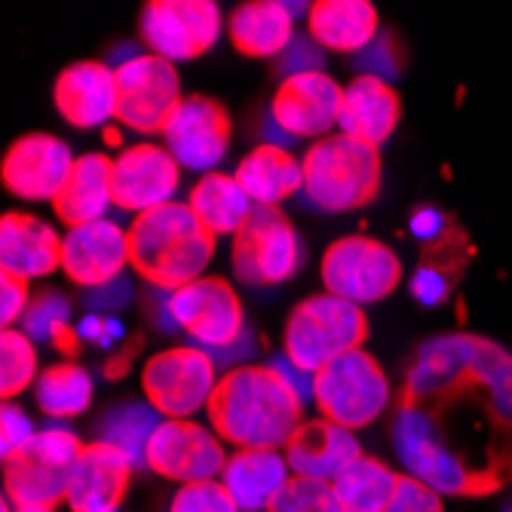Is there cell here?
Segmentation results:
<instances>
[{
	"instance_id": "obj_27",
	"label": "cell",
	"mask_w": 512,
	"mask_h": 512,
	"mask_svg": "<svg viewBox=\"0 0 512 512\" xmlns=\"http://www.w3.org/2000/svg\"><path fill=\"white\" fill-rule=\"evenodd\" d=\"M234 178L255 206H279L295 191H304V163L283 145H258L243 157Z\"/></svg>"
},
{
	"instance_id": "obj_47",
	"label": "cell",
	"mask_w": 512,
	"mask_h": 512,
	"mask_svg": "<svg viewBox=\"0 0 512 512\" xmlns=\"http://www.w3.org/2000/svg\"><path fill=\"white\" fill-rule=\"evenodd\" d=\"M142 347V338H135V341H129V347L126 350H120L108 365H105V375L111 378V381H117V378H123L126 371H129V362H132V356H135V350Z\"/></svg>"
},
{
	"instance_id": "obj_18",
	"label": "cell",
	"mask_w": 512,
	"mask_h": 512,
	"mask_svg": "<svg viewBox=\"0 0 512 512\" xmlns=\"http://www.w3.org/2000/svg\"><path fill=\"white\" fill-rule=\"evenodd\" d=\"M178 188V160L157 145H132L114 160V203L129 212H151L172 203Z\"/></svg>"
},
{
	"instance_id": "obj_40",
	"label": "cell",
	"mask_w": 512,
	"mask_h": 512,
	"mask_svg": "<svg viewBox=\"0 0 512 512\" xmlns=\"http://www.w3.org/2000/svg\"><path fill=\"white\" fill-rule=\"evenodd\" d=\"M387 512H445V506L439 500V491L427 482L414 476H399L396 497L387 506Z\"/></svg>"
},
{
	"instance_id": "obj_1",
	"label": "cell",
	"mask_w": 512,
	"mask_h": 512,
	"mask_svg": "<svg viewBox=\"0 0 512 512\" xmlns=\"http://www.w3.org/2000/svg\"><path fill=\"white\" fill-rule=\"evenodd\" d=\"M393 445L439 494L485 497L512 482V353L473 332L424 341L405 368Z\"/></svg>"
},
{
	"instance_id": "obj_6",
	"label": "cell",
	"mask_w": 512,
	"mask_h": 512,
	"mask_svg": "<svg viewBox=\"0 0 512 512\" xmlns=\"http://www.w3.org/2000/svg\"><path fill=\"white\" fill-rule=\"evenodd\" d=\"M86 445L71 430L53 427L34 433L22 448L4 457V488L16 509H53L68 500L74 463Z\"/></svg>"
},
{
	"instance_id": "obj_3",
	"label": "cell",
	"mask_w": 512,
	"mask_h": 512,
	"mask_svg": "<svg viewBox=\"0 0 512 512\" xmlns=\"http://www.w3.org/2000/svg\"><path fill=\"white\" fill-rule=\"evenodd\" d=\"M215 255V234L194 215L191 203H163L142 212L129 227V264L163 292H178Z\"/></svg>"
},
{
	"instance_id": "obj_17",
	"label": "cell",
	"mask_w": 512,
	"mask_h": 512,
	"mask_svg": "<svg viewBox=\"0 0 512 512\" xmlns=\"http://www.w3.org/2000/svg\"><path fill=\"white\" fill-rule=\"evenodd\" d=\"M344 89L322 71L286 77L279 83L270 117L286 135L325 138L332 126L341 123Z\"/></svg>"
},
{
	"instance_id": "obj_5",
	"label": "cell",
	"mask_w": 512,
	"mask_h": 512,
	"mask_svg": "<svg viewBox=\"0 0 512 512\" xmlns=\"http://www.w3.org/2000/svg\"><path fill=\"white\" fill-rule=\"evenodd\" d=\"M368 338V319L359 304L338 295L304 298L286 322V356L307 375H316L332 359L359 350Z\"/></svg>"
},
{
	"instance_id": "obj_48",
	"label": "cell",
	"mask_w": 512,
	"mask_h": 512,
	"mask_svg": "<svg viewBox=\"0 0 512 512\" xmlns=\"http://www.w3.org/2000/svg\"><path fill=\"white\" fill-rule=\"evenodd\" d=\"M83 338H89V341H99V344H105L108 341V329H105V322L99 319V316H86L83 322H80V329H77Z\"/></svg>"
},
{
	"instance_id": "obj_41",
	"label": "cell",
	"mask_w": 512,
	"mask_h": 512,
	"mask_svg": "<svg viewBox=\"0 0 512 512\" xmlns=\"http://www.w3.org/2000/svg\"><path fill=\"white\" fill-rule=\"evenodd\" d=\"M279 71H283L286 77L322 71V46L310 34H295L289 50L283 53V62H279Z\"/></svg>"
},
{
	"instance_id": "obj_39",
	"label": "cell",
	"mask_w": 512,
	"mask_h": 512,
	"mask_svg": "<svg viewBox=\"0 0 512 512\" xmlns=\"http://www.w3.org/2000/svg\"><path fill=\"white\" fill-rule=\"evenodd\" d=\"M359 68H365L368 77H381V80L399 77V71L405 68L402 43L390 31L378 34L375 40H371V46H365V50L359 53Z\"/></svg>"
},
{
	"instance_id": "obj_35",
	"label": "cell",
	"mask_w": 512,
	"mask_h": 512,
	"mask_svg": "<svg viewBox=\"0 0 512 512\" xmlns=\"http://www.w3.org/2000/svg\"><path fill=\"white\" fill-rule=\"evenodd\" d=\"M68 316H71L68 298L59 295L56 289H43L40 295L31 298V304L22 316V325L34 341H46L59 353L74 356L80 350V338H77L80 332L68 329Z\"/></svg>"
},
{
	"instance_id": "obj_25",
	"label": "cell",
	"mask_w": 512,
	"mask_h": 512,
	"mask_svg": "<svg viewBox=\"0 0 512 512\" xmlns=\"http://www.w3.org/2000/svg\"><path fill=\"white\" fill-rule=\"evenodd\" d=\"M310 37L335 53H362L378 37V10L368 0H316L307 7Z\"/></svg>"
},
{
	"instance_id": "obj_15",
	"label": "cell",
	"mask_w": 512,
	"mask_h": 512,
	"mask_svg": "<svg viewBox=\"0 0 512 512\" xmlns=\"http://www.w3.org/2000/svg\"><path fill=\"white\" fill-rule=\"evenodd\" d=\"M145 460L157 476L178 479L184 485L212 482L227 467L215 433L194 421H163L148 442Z\"/></svg>"
},
{
	"instance_id": "obj_4",
	"label": "cell",
	"mask_w": 512,
	"mask_h": 512,
	"mask_svg": "<svg viewBox=\"0 0 512 512\" xmlns=\"http://www.w3.org/2000/svg\"><path fill=\"white\" fill-rule=\"evenodd\" d=\"M381 194V151L350 135H325L304 157V197L325 212H353Z\"/></svg>"
},
{
	"instance_id": "obj_10",
	"label": "cell",
	"mask_w": 512,
	"mask_h": 512,
	"mask_svg": "<svg viewBox=\"0 0 512 512\" xmlns=\"http://www.w3.org/2000/svg\"><path fill=\"white\" fill-rule=\"evenodd\" d=\"M117 120L132 132H166L181 99L172 62L145 53L117 65Z\"/></svg>"
},
{
	"instance_id": "obj_24",
	"label": "cell",
	"mask_w": 512,
	"mask_h": 512,
	"mask_svg": "<svg viewBox=\"0 0 512 512\" xmlns=\"http://www.w3.org/2000/svg\"><path fill=\"white\" fill-rule=\"evenodd\" d=\"M399 117H402L399 92L387 80L359 74L344 89V108H341L344 135L378 148L393 135V129L399 126Z\"/></svg>"
},
{
	"instance_id": "obj_43",
	"label": "cell",
	"mask_w": 512,
	"mask_h": 512,
	"mask_svg": "<svg viewBox=\"0 0 512 512\" xmlns=\"http://www.w3.org/2000/svg\"><path fill=\"white\" fill-rule=\"evenodd\" d=\"M0 424H4V433H0V451H4V457H10L16 448H22L34 436L28 414L16 408L13 402H7L4 411H0Z\"/></svg>"
},
{
	"instance_id": "obj_46",
	"label": "cell",
	"mask_w": 512,
	"mask_h": 512,
	"mask_svg": "<svg viewBox=\"0 0 512 512\" xmlns=\"http://www.w3.org/2000/svg\"><path fill=\"white\" fill-rule=\"evenodd\" d=\"M273 365H276L279 371H283V378L301 393V399H304V396H313V381L301 378V375H307V371H301L298 365H292V362H286V359H276Z\"/></svg>"
},
{
	"instance_id": "obj_42",
	"label": "cell",
	"mask_w": 512,
	"mask_h": 512,
	"mask_svg": "<svg viewBox=\"0 0 512 512\" xmlns=\"http://www.w3.org/2000/svg\"><path fill=\"white\" fill-rule=\"evenodd\" d=\"M0 322H4V329H10V325L25 316L28 310V279L16 276V273H0Z\"/></svg>"
},
{
	"instance_id": "obj_36",
	"label": "cell",
	"mask_w": 512,
	"mask_h": 512,
	"mask_svg": "<svg viewBox=\"0 0 512 512\" xmlns=\"http://www.w3.org/2000/svg\"><path fill=\"white\" fill-rule=\"evenodd\" d=\"M267 512H347V509L335 491V482L292 476L276 491Z\"/></svg>"
},
{
	"instance_id": "obj_49",
	"label": "cell",
	"mask_w": 512,
	"mask_h": 512,
	"mask_svg": "<svg viewBox=\"0 0 512 512\" xmlns=\"http://www.w3.org/2000/svg\"><path fill=\"white\" fill-rule=\"evenodd\" d=\"M4 512H10V500H4ZM16 512H53V509H16Z\"/></svg>"
},
{
	"instance_id": "obj_34",
	"label": "cell",
	"mask_w": 512,
	"mask_h": 512,
	"mask_svg": "<svg viewBox=\"0 0 512 512\" xmlns=\"http://www.w3.org/2000/svg\"><path fill=\"white\" fill-rule=\"evenodd\" d=\"M157 414L160 411L154 405H145V402H129V405L114 408L105 417V424H102V442L123 451L132 460V467H138V463H148L145 451H148V442H151L154 430L160 427Z\"/></svg>"
},
{
	"instance_id": "obj_8",
	"label": "cell",
	"mask_w": 512,
	"mask_h": 512,
	"mask_svg": "<svg viewBox=\"0 0 512 512\" xmlns=\"http://www.w3.org/2000/svg\"><path fill=\"white\" fill-rule=\"evenodd\" d=\"M402 279L399 255L371 237H344L322 255V283L329 295L353 304L384 301Z\"/></svg>"
},
{
	"instance_id": "obj_37",
	"label": "cell",
	"mask_w": 512,
	"mask_h": 512,
	"mask_svg": "<svg viewBox=\"0 0 512 512\" xmlns=\"http://www.w3.org/2000/svg\"><path fill=\"white\" fill-rule=\"evenodd\" d=\"M0 353H4V378H0V393L4 399L19 396L37 378V353L28 335L4 329L0 335Z\"/></svg>"
},
{
	"instance_id": "obj_33",
	"label": "cell",
	"mask_w": 512,
	"mask_h": 512,
	"mask_svg": "<svg viewBox=\"0 0 512 512\" xmlns=\"http://www.w3.org/2000/svg\"><path fill=\"white\" fill-rule=\"evenodd\" d=\"M34 393H37V405L43 414L68 421V417H77L89 408L92 378H89V371H83L74 362H59V365H50L37 378Z\"/></svg>"
},
{
	"instance_id": "obj_32",
	"label": "cell",
	"mask_w": 512,
	"mask_h": 512,
	"mask_svg": "<svg viewBox=\"0 0 512 512\" xmlns=\"http://www.w3.org/2000/svg\"><path fill=\"white\" fill-rule=\"evenodd\" d=\"M396 485L399 476L371 454H359L335 479V491L347 512H387L396 497Z\"/></svg>"
},
{
	"instance_id": "obj_12",
	"label": "cell",
	"mask_w": 512,
	"mask_h": 512,
	"mask_svg": "<svg viewBox=\"0 0 512 512\" xmlns=\"http://www.w3.org/2000/svg\"><path fill=\"white\" fill-rule=\"evenodd\" d=\"M138 28L154 56L166 62H191L215 46L221 10L212 0H151Z\"/></svg>"
},
{
	"instance_id": "obj_14",
	"label": "cell",
	"mask_w": 512,
	"mask_h": 512,
	"mask_svg": "<svg viewBox=\"0 0 512 512\" xmlns=\"http://www.w3.org/2000/svg\"><path fill=\"white\" fill-rule=\"evenodd\" d=\"M74 154L62 138L50 132H28L10 145L0 175L4 188L19 200H56L74 169Z\"/></svg>"
},
{
	"instance_id": "obj_38",
	"label": "cell",
	"mask_w": 512,
	"mask_h": 512,
	"mask_svg": "<svg viewBox=\"0 0 512 512\" xmlns=\"http://www.w3.org/2000/svg\"><path fill=\"white\" fill-rule=\"evenodd\" d=\"M237 500L230 497L224 482H191L172 497L169 512H237Z\"/></svg>"
},
{
	"instance_id": "obj_13",
	"label": "cell",
	"mask_w": 512,
	"mask_h": 512,
	"mask_svg": "<svg viewBox=\"0 0 512 512\" xmlns=\"http://www.w3.org/2000/svg\"><path fill=\"white\" fill-rule=\"evenodd\" d=\"M169 310L178 329L188 332L206 353L234 347L246 335L240 295L221 276H200L184 289L169 292Z\"/></svg>"
},
{
	"instance_id": "obj_16",
	"label": "cell",
	"mask_w": 512,
	"mask_h": 512,
	"mask_svg": "<svg viewBox=\"0 0 512 512\" xmlns=\"http://www.w3.org/2000/svg\"><path fill=\"white\" fill-rule=\"evenodd\" d=\"M230 132H234V123H230V114L221 102L209 96H188L178 105L163 135L169 154L181 166L206 172L224 160Z\"/></svg>"
},
{
	"instance_id": "obj_11",
	"label": "cell",
	"mask_w": 512,
	"mask_h": 512,
	"mask_svg": "<svg viewBox=\"0 0 512 512\" xmlns=\"http://www.w3.org/2000/svg\"><path fill=\"white\" fill-rule=\"evenodd\" d=\"M215 384V362L203 347L163 350L151 356L142 371L148 402L172 421H184L197 408L209 405Z\"/></svg>"
},
{
	"instance_id": "obj_44",
	"label": "cell",
	"mask_w": 512,
	"mask_h": 512,
	"mask_svg": "<svg viewBox=\"0 0 512 512\" xmlns=\"http://www.w3.org/2000/svg\"><path fill=\"white\" fill-rule=\"evenodd\" d=\"M126 301H129V283H126L123 276L114 279V283H108V286H102V289H92L89 292V307L92 310L111 313V310H120Z\"/></svg>"
},
{
	"instance_id": "obj_28",
	"label": "cell",
	"mask_w": 512,
	"mask_h": 512,
	"mask_svg": "<svg viewBox=\"0 0 512 512\" xmlns=\"http://www.w3.org/2000/svg\"><path fill=\"white\" fill-rule=\"evenodd\" d=\"M470 255L473 249H470L467 234H463V227L451 221L442 237H436L433 243H424L421 267H417L411 279V295L427 307L445 304V298L457 286V279L463 276V267H467Z\"/></svg>"
},
{
	"instance_id": "obj_30",
	"label": "cell",
	"mask_w": 512,
	"mask_h": 512,
	"mask_svg": "<svg viewBox=\"0 0 512 512\" xmlns=\"http://www.w3.org/2000/svg\"><path fill=\"white\" fill-rule=\"evenodd\" d=\"M221 479L240 509L258 512V509H267L276 491L289 482V460H283L276 451L246 448L227 460Z\"/></svg>"
},
{
	"instance_id": "obj_22",
	"label": "cell",
	"mask_w": 512,
	"mask_h": 512,
	"mask_svg": "<svg viewBox=\"0 0 512 512\" xmlns=\"http://www.w3.org/2000/svg\"><path fill=\"white\" fill-rule=\"evenodd\" d=\"M62 246L56 230L37 215L7 212L0 221V264L4 273H16L22 279L50 276L62 267Z\"/></svg>"
},
{
	"instance_id": "obj_2",
	"label": "cell",
	"mask_w": 512,
	"mask_h": 512,
	"mask_svg": "<svg viewBox=\"0 0 512 512\" xmlns=\"http://www.w3.org/2000/svg\"><path fill=\"white\" fill-rule=\"evenodd\" d=\"M206 408L218 436L243 451L286 448L304 424V399L276 365L230 368Z\"/></svg>"
},
{
	"instance_id": "obj_23",
	"label": "cell",
	"mask_w": 512,
	"mask_h": 512,
	"mask_svg": "<svg viewBox=\"0 0 512 512\" xmlns=\"http://www.w3.org/2000/svg\"><path fill=\"white\" fill-rule=\"evenodd\" d=\"M289 451V467L295 476H310L322 482H335L350 463L362 454L359 442L353 439L350 430L325 421H304L292 442L286 445Z\"/></svg>"
},
{
	"instance_id": "obj_29",
	"label": "cell",
	"mask_w": 512,
	"mask_h": 512,
	"mask_svg": "<svg viewBox=\"0 0 512 512\" xmlns=\"http://www.w3.org/2000/svg\"><path fill=\"white\" fill-rule=\"evenodd\" d=\"M230 40L249 59H273L289 50L295 40L292 13L276 0H252L230 16Z\"/></svg>"
},
{
	"instance_id": "obj_9",
	"label": "cell",
	"mask_w": 512,
	"mask_h": 512,
	"mask_svg": "<svg viewBox=\"0 0 512 512\" xmlns=\"http://www.w3.org/2000/svg\"><path fill=\"white\" fill-rule=\"evenodd\" d=\"M301 267V240L276 206H255L234 234V270L252 286L286 283Z\"/></svg>"
},
{
	"instance_id": "obj_20",
	"label": "cell",
	"mask_w": 512,
	"mask_h": 512,
	"mask_svg": "<svg viewBox=\"0 0 512 512\" xmlns=\"http://www.w3.org/2000/svg\"><path fill=\"white\" fill-rule=\"evenodd\" d=\"M132 460L108 442L83 448L68 482L71 512H117L129 491Z\"/></svg>"
},
{
	"instance_id": "obj_21",
	"label": "cell",
	"mask_w": 512,
	"mask_h": 512,
	"mask_svg": "<svg viewBox=\"0 0 512 512\" xmlns=\"http://www.w3.org/2000/svg\"><path fill=\"white\" fill-rule=\"evenodd\" d=\"M56 108L74 129H96L117 117V74L105 62H74L56 80Z\"/></svg>"
},
{
	"instance_id": "obj_31",
	"label": "cell",
	"mask_w": 512,
	"mask_h": 512,
	"mask_svg": "<svg viewBox=\"0 0 512 512\" xmlns=\"http://www.w3.org/2000/svg\"><path fill=\"white\" fill-rule=\"evenodd\" d=\"M191 209L206 224V230H212L218 237V234H237L249 221L255 206L249 194L240 188L237 178H230L224 172H209L191 191Z\"/></svg>"
},
{
	"instance_id": "obj_19",
	"label": "cell",
	"mask_w": 512,
	"mask_h": 512,
	"mask_svg": "<svg viewBox=\"0 0 512 512\" xmlns=\"http://www.w3.org/2000/svg\"><path fill=\"white\" fill-rule=\"evenodd\" d=\"M129 264V234L114 221H92L71 227L62 246V270L86 289H102L120 279Z\"/></svg>"
},
{
	"instance_id": "obj_26",
	"label": "cell",
	"mask_w": 512,
	"mask_h": 512,
	"mask_svg": "<svg viewBox=\"0 0 512 512\" xmlns=\"http://www.w3.org/2000/svg\"><path fill=\"white\" fill-rule=\"evenodd\" d=\"M111 175H114V160H108L105 154L77 157V163H74V169H71V175L65 181V188L53 200L56 215L68 227L102 221L105 209L114 203Z\"/></svg>"
},
{
	"instance_id": "obj_45",
	"label": "cell",
	"mask_w": 512,
	"mask_h": 512,
	"mask_svg": "<svg viewBox=\"0 0 512 512\" xmlns=\"http://www.w3.org/2000/svg\"><path fill=\"white\" fill-rule=\"evenodd\" d=\"M448 224H451V218L442 215V212H436V209H421V212L411 215V230L424 243H433L436 237H442L445 230H448Z\"/></svg>"
},
{
	"instance_id": "obj_7",
	"label": "cell",
	"mask_w": 512,
	"mask_h": 512,
	"mask_svg": "<svg viewBox=\"0 0 512 512\" xmlns=\"http://www.w3.org/2000/svg\"><path fill=\"white\" fill-rule=\"evenodd\" d=\"M313 399L325 421L344 430H359L375 424L387 411L390 381L381 362L359 350H350L313 375Z\"/></svg>"
}]
</instances>
